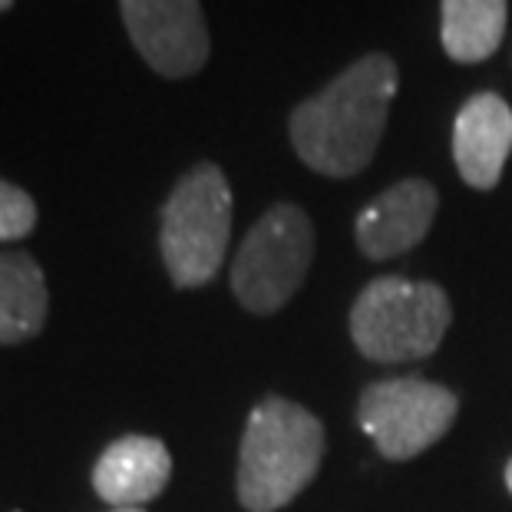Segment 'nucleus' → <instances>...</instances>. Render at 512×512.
Listing matches in <instances>:
<instances>
[{"label":"nucleus","instance_id":"f257e3e1","mask_svg":"<svg viewBox=\"0 0 512 512\" xmlns=\"http://www.w3.org/2000/svg\"><path fill=\"white\" fill-rule=\"evenodd\" d=\"M397 80V63L387 53H367L318 96L294 106L288 129L304 166L331 179L364 172L387 129Z\"/></svg>","mask_w":512,"mask_h":512},{"label":"nucleus","instance_id":"f03ea898","mask_svg":"<svg viewBox=\"0 0 512 512\" xmlns=\"http://www.w3.org/2000/svg\"><path fill=\"white\" fill-rule=\"evenodd\" d=\"M321 460V420L285 397L261 400L238 453V499L248 512H278L318 476Z\"/></svg>","mask_w":512,"mask_h":512},{"label":"nucleus","instance_id":"7ed1b4c3","mask_svg":"<svg viewBox=\"0 0 512 512\" xmlns=\"http://www.w3.org/2000/svg\"><path fill=\"white\" fill-rule=\"evenodd\" d=\"M450 298L433 281L377 278L351 308V337L367 361L400 364L433 354L450 328Z\"/></svg>","mask_w":512,"mask_h":512},{"label":"nucleus","instance_id":"20e7f679","mask_svg":"<svg viewBox=\"0 0 512 512\" xmlns=\"http://www.w3.org/2000/svg\"><path fill=\"white\" fill-rule=\"evenodd\" d=\"M232 235V189L219 166L189 169L162 209V261L179 288H199L219 275Z\"/></svg>","mask_w":512,"mask_h":512},{"label":"nucleus","instance_id":"39448f33","mask_svg":"<svg viewBox=\"0 0 512 512\" xmlns=\"http://www.w3.org/2000/svg\"><path fill=\"white\" fill-rule=\"evenodd\" d=\"M314 261V225L298 205L278 202L245 235L232 261V291L242 308L275 314L304 285Z\"/></svg>","mask_w":512,"mask_h":512},{"label":"nucleus","instance_id":"423d86ee","mask_svg":"<svg viewBox=\"0 0 512 512\" xmlns=\"http://www.w3.org/2000/svg\"><path fill=\"white\" fill-rule=\"evenodd\" d=\"M460 400L423 377L380 380L361 394L357 423L384 460H413L453 427Z\"/></svg>","mask_w":512,"mask_h":512},{"label":"nucleus","instance_id":"0eeeda50","mask_svg":"<svg viewBox=\"0 0 512 512\" xmlns=\"http://www.w3.org/2000/svg\"><path fill=\"white\" fill-rule=\"evenodd\" d=\"M126 34L156 73L179 80L209 60V27L199 0H119Z\"/></svg>","mask_w":512,"mask_h":512},{"label":"nucleus","instance_id":"6e6552de","mask_svg":"<svg viewBox=\"0 0 512 512\" xmlns=\"http://www.w3.org/2000/svg\"><path fill=\"white\" fill-rule=\"evenodd\" d=\"M440 195L427 179H403L364 205L357 215V248L370 261L397 258L427 238Z\"/></svg>","mask_w":512,"mask_h":512},{"label":"nucleus","instance_id":"1a4fd4ad","mask_svg":"<svg viewBox=\"0 0 512 512\" xmlns=\"http://www.w3.org/2000/svg\"><path fill=\"white\" fill-rule=\"evenodd\" d=\"M512 152V110L503 96L476 93L463 103L453 123V159L466 185L496 189Z\"/></svg>","mask_w":512,"mask_h":512},{"label":"nucleus","instance_id":"9d476101","mask_svg":"<svg viewBox=\"0 0 512 512\" xmlns=\"http://www.w3.org/2000/svg\"><path fill=\"white\" fill-rule=\"evenodd\" d=\"M172 456L156 437H123L106 446L93 470V489L113 509H139L166 489Z\"/></svg>","mask_w":512,"mask_h":512},{"label":"nucleus","instance_id":"9b49d317","mask_svg":"<svg viewBox=\"0 0 512 512\" xmlns=\"http://www.w3.org/2000/svg\"><path fill=\"white\" fill-rule=\"evenodd\" d=\"M47 321V281L27 252H0V344L37 337Z\"/></svg>","mask_w":512,"mask_h":512},{"label":"nucleus","instance_id":"f8f14e48","mask_svg":"<svg viewBox=\"0 0 512 512\" xmlns=\"http://www.w3.org/2000/svg\"><path fill=\"white\" fill-rule=\"evenodd\" d=\"M506 0H440V40L456 63L493 57L506 37Z\"/></svg>","mask_w":512,"mask_h":512},{"label":"nucleus","instance_id":"ddd939ff","mask_svg":"<svg viewBox=\"0 0 512 512\" xmlns=\"http://www.w3.org/2000/svg\"><path fill=\"white\" fill-rule=\"evenodd\" d=\"M37 225V205L34 199L0 179V242H17V238H27Z\"/></svg>","mask_w":512,"mask_h":512},{"label":"nucleus","instance_id":"4468645a","mask_svg":"<svg viewBox=\"0 0 512 512\" xmlns=\"http://www.w3.org/2000/svg\"><path fill=\"white\" fill-rule=\"evenodd\" d=\"M506 486H509V493H512V460H509V466H506Z\"/></svg>","mask_w":512,"mask_h":512},{"label":"nucleus","instance_id":"2eb2a0df","mask_svg":"<svg viewBox=\"0 0 512 512\" xmlns=\"http://www.w3.org/2000/svg\"><path fill=\"white\" fill-rule=\"evenodd\" d=\"M10 4H14V0H0V10H7Z\"/></svg>","mask_w":512,"mask_h":512},{"label":"nucleus","instance_id":"dca6fc26","mask_svg":"<svg viewBox=\"0 0 512 512\" xmlns=\"http://www.w3.org/2000/svg\"><path fill=\"white\" fill-rule=\"evenodd\" d=\"M113 512H143V509H113Z\"/></svg>","mask_w":512,"mask_h":512}]
</instances>
